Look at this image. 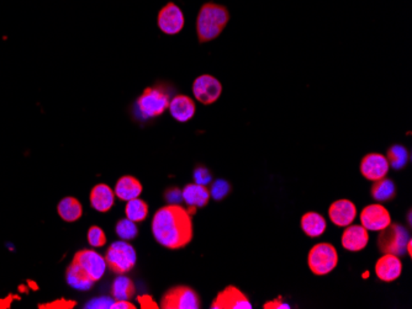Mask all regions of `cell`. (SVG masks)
<instances>
[{
    "label": "cell",
    "mask_w": 412,
    "mask_h": 309,
    "mask_svg": "<svg viewBox=\"0 0 412 309\" xmlns=\"http://www.w3.org/2000/svg\"><path fill=\"white\" fill-rule=\"evenodd\" d=\"M152 233L161 246L177 250L193 241V220L191 211L179 204H167L159 209L152 218Z\"/></svg>",
    "instance_id": "cell-1"
},
{
    "label": "cell",
    "mask_w": 412,
    "mask_h": 309,
    "mask_svg": "<svg viewBox=\"0 0 412 309\" xmlns=\"http://www.w3.org/2000/svg\"><path fill=\"white\" fill-rule=\"evenodd\" d=\"M173 93L175 88L164 82H157L152 86H147L135 101L133 114L136 120H154L163 115L170 107Z\"/></svg>",
    "instance_id": "cell-2"
},
{
    "label": "cell",
    "mask_w": 412,
    "mask_h": 309,
    "mask_svg": "<svg viewBox=\"0 0 412 309\" xmlns=\"http://www.w3.org/2000/svg\"><path fill=\"white\" fill-rule=\"evenodd\" d=\"M228 6L215 1H206L198 11L196 22V37L199 43H212L221 35L230 22Z\"/></svg>",
    "instance_id": "cell-3"
},
{
    "label": "cell",
    "mask_w": 412,
    "mask_h": 309,
    "mask_svg": "<svg viewBox=\"0 0 412 309\" xmlns=\"http://www.w3.org/2000/svg\"><path fill=\"white\" fill-rule=\"evenodd\" d=\"M307 265L316 276L328 275L339 265V252L330 243H318L310 249Z\"/></svg>",
    "instance_id": "cell-4"
},
{
    "label": "cell",
    "mask_w": 412,
    "mask_h": 309,
    "mask_svg": "<svg viewBox=\"0 0 412 309\" xmlns=\"http://www.w3.org/2000/svg\"><path fill=\"white\" fill-rule=\"evenodd\" d=\"M105 262L112 273L125 275L136 265L138 254L126 241H115L106 250Z\"/></svg>",
    "instance_id": "cell-5"
},
{
    "label": "cell",
    "mask_w": 412,
    "mask_h": 309,
    "mask_svg": "<svg viewBox=\"0 0 412 309\" xmlns=\"http://www.w3.org/2000/svg\"><path fill=\"white\" fill-rule=\"evenodd\" d=\"M410 234L405 227L399 223H390L384 229L379 231L378 246L383 254H394L402 257L406 252L407 241Z\"/></svg>",
    "instance_id": "cell-6"
},
{
    "label": "cell",
    "mask_w": 412,
    "mask_h": 309,
    "mask_svg": "<svg viewBox=\"0 0 412 309\" xmlns=\"http://www.w3.org/2000/svg\"><path fill=\"white\" fill-rule=\"evenodd\" d=\"M200 306L199 294L189 286L170 288L161 299V308L163 309H199Z\"/></svg>",
    "instance_id": "cell-7"
},
{
    "label": "cell",
    "mask_w": 412,
    "mask_h": 309,
    "mask_svg": "<svg viewBox=\"0 0 412 309\" xmlns=\"http://www.w3.org/2000/svg\"><path fill=\"white\" fill-rule=\"evenodd\" d=\"M185 25V17L179 6L173 1H168L161 8L157 15V27L164 35H178Z\"/></svg>",
    "instance_id": "cell-8"
},
{
    "label": "cell",
    "mask_w": 412,
    "mask_h": 309,
    "mask_svg": "<svg viewBox=\"0 0 412 309\" xmlns=\"http://www.w3.org/2000/svg\"><path fill=\"white\" fill-rule=\"evenodd\" d=\"M193 94L203 105H212L221 96V83L210 74H203L193 83Z\"/></svg>",
    "instance_id": "cell-9"
},
{
    "label": "cell",
    "mask_w": 412,
    "mask_h": 309,
    "mask_svg": "<svg viewBox=\"0 0 412 309\" xmlns=\"http://www.w3.org/2000/svg\"><path fill=\"white\" fill-rule=\"evenodd\" d=\"M72 262L83 267L96 282L104 276L106 266H108L105 257H101V254H98L96 250H91V249H84L75 253Z\"/></svg>",
    "instance_id": "cell-10"
},
{
    "label": "cell",
    "mask_w": 412,
    "mask_h": 309,
    "mask_svg": "<svg viewBox=\"0 0 412 309\" xmlns=\"http://www.w3.org/2000/svg\"><path fill=\"white\" fill-rule=\"evenodd\" d=\"M212 309H252L249 297L236 286H228L212 301Z\"/></svg>",
    "instance_id": "cell-11"
},
{
    "label": "cell",
    "mask_w": 412,
    "mask_h": 309,
    "mask_svg": "<svg viewBox=\"0 0 412 309\" xmlns=\"http://www.w3.org/2000/svg\"><path fill=\"white\" fill-rule=\"evenodd\" d=\"M360 220L367 231L379 232L390 225L391 216L383 204H373L362 210Z\"/></svg>",
    "instance_id": "cell-12"
},
{
    "label": "cell",
    "mask_w": 412,
    "mask_h": 309,
    "mask_svg": "<svg viewBox=\"0 0 412 309\" xmlns=\"http://www.w3.org/2000/svg\"><path fill=\"white\" fill-rule=\"evenodd\" d=\"M389 168L390 165L385 156L381 153H369L362 159L360 170L363 178L370 181H376L385 178L389 173Z\"/></svg>",
    "instance_id": "cell-13"
},
{
    "label": "cell",
    "mask_w": 412,
    "mask_h": 309,
    "mask_svg": "<svg viewBox=\"0 0 412 309\" xmlns=\"http://www.w3.org/2000/svg\"><path fill=\"white\" fill-rule=\"evenodd\" d=\"M344 228L341 238V244L344 249L352 253L365 250L369 243V231L362 225H349Z\"/></svg>",
    "instance_id": "cell-14"
},
{
    "label": "cell",
    "mask_w": 412,
    "mask_h": 309,
    "mask_svg": "<svg viewBox=\"0 0 412 309\" xmlns=\"http://www.w3.org/2000/svg\"><path fill=\"white\" fill-rule=\"evenodd\" d=\"M328 217L333 225L344 228L353 223L357 217V207L351 199H337L330 206Z\"/></svg>",
    "instance_id": "cell-15"
},
{
    "label": "cell",
    "mask_w": 412,
    "mask_h": 309,
    "mask_svg": "<svg viewBox=\"0 0 412 309\" xmlns=\"http://www.w3.org/2000/svg\"><path fill=\"white\" fill-rule=\"evenodd\" d=\"M402 273V262L394 254H383L376 262V278L383 282H394Z\"/></svg>",
    "instance_id": "cell-16"
},
{
    "label": "cell",
    "mask_w": 412,
    "mask_h": 309,
    "mask_svg": "<svg viewBox=\"0 0 412 309\" xmlns=\"http://www.w3.org/2000/svg\"><path fill=\"white\" fill-rule=\"evenodd\" d=\"M168 109L175 121L184 123L191 121L196 115V101L188 95H175L170 99Z\"/></svg>",
    "instance_id": "cell-17"
},
{
    "label": "cell",
    "mask_w": 412,
    "mask_h": 309,
    "mask_svg": "<svg viewBox=\"0 0 412 309\" xmlns=\"http://www.w3.org/2000/svg\"><path fill=\"white\" fill-rule=\"evenodd\" d=\"M115 202V193L106 183H98L90 193V204L94 210L105 213Z\"/></svg>",
    "instance_id": "cell-18"
},
{
    "label": "cell",
    "mask_w": 412,
    "mask_h": 309,
    "mask_svg": "<svg viewBox=\"0 0 412 309\" xmlns=\"http://www.w3.org/2000/svg\"><path fill=\"white\" fill-rule=\"evenodd\" d=\"M142 183L138 181V179L131 175H125L117 180L114 193L122 201H130L140 197V195L142 194Z\"/></svg>",
    "instance_id": "cell-19"
},
{
    "label": "cell",
    "mask_w": 412,
    "mask_h": 309,
    "mask_svg": "<svg viewBox=\"0 0 412 309\" xmlns=\"http://www.w3.org/2000/svg\"><path fill=\"white\" fill-rule=\"evenodd\" d=\"M182 195H183L185 204L191 207H196V209L205 207L210 199L209 189L204 185H199V183H188L182 191Z\"/></svg>",
    "instance_id": "cell-20"
},
{
    "label": "cell",
    "mask_w": 412,
    "mask_h": 309,
    "mask_svg": "<svg viewBox=\"0 0 412 309\" xmlns=\"http://www.w3.org/2000/svg\"><path fill=\"white\" fill-rule=\"evenodd\" d=\"M66 280L71 287L75 288L78 291H89L96 283L83 267H80L74 262H71V265L66 271Z\"/></svg>",
    "instance_id": "cell-21"
},
{
    "label": "cell",
    "mask_w": 412,
    "mask_h": 309,
    "mask_svg": "<svg viewBox=\"0 0 412 309\" xmlns=\"http://www.w3.org/2000/svg\"><path fill=\"white\" fill-rule=\"evenodd\" d=\"M300 223H302V232L310 238L321 236L328 229L326 218L317 212H307L302 216Z\"/></svg>",
    "instance_id": "cell-22"
},
{
    "label": "cell",
    "mask_w": 412,
    "mask_h": 309,
    "mask_svg": "<svg viewBox=\"0 0 412 309\" xmlns=\"http://www.w3.org/2000/svg\"><path fill=\"white\" fill-rule=\"evenodd\" d=\"M57 212H59V217L64 220V222H75L80 220L82 215H83V207L78 199L72 196L64 197L59 206H57Z\"/></svg>",
    "instance_id": "cell-23"
},
{
    "label": "cell",
    "mask_w": 412,
    "mask_h": 309,
    "mask_svg": "<svg viewBox=\"0 0 412 309\" xmlns=\"http://www.w3.org/2000/svg\"><path fill=\"white\" fill-rule=\"evenodd\" d=\"M373 186L370 190L371 197L379 202H389L397 196V186L390 179L383 178L373 181Z\"/></svg>",
    "instance_id": "cell-24"
},
{
    "label": "cell",
    "mask_w": 412,
    "mask_h": 309,
    "mask_svg": "<svg viewBox=\"0 0 412 309\" xmlns=\"http://www.w3.org/2000/svg\"><path fill=\"white\" fill-rule=\"evenodd\" d=\"M136 294V287L131 278L125 275H119L111 286V296L115 301L119 299H131Z\"/></svg>",
    "instance_id": "cell-25"
},
{
    "label": "cell",
    "mask_w": 412,
    "mask_h": 309,
    "mask_svg": "<svg viewBox=\"0 0 412 309\" xmlns=\"http://www.w3.org/2000/svg\"><path fill=\"white\" fill-rule=\"evenodd\" d=\"M125 215L126 218L133 220L135 223H140L147 218L148 204L146 201L141 199H133L127 201L125 207Z\"/></svg>",
    "instance_id": "cell-26"
},
{
    "label": "cell",
    "mask_w": 412,
    "mask_h": 309,
    "mask_svg": "<svg viewBox=\"0 0 412 309\" xmlns=\"http://www.w3.org/2000/svg\"><path fill=\"white\" fill-rule=\"evenodd\" d=\"M386 159L389 165L397 170L406 167L407 162H409V151L404 146L400 144H394L388 149L386 153Z\"/></svg>",
    "instance_id": "cell-27"
},
{
    "label": "cell",
    "mask_w": 412,
    "mask_h": 309,
    "mask_svg": "<svg viewBox=\"0 0 412 309\" xmlns=\"http://www.w3.org/2000/svg\"><path fill=\"white\" fill-rule=\"evenodd\" d=\"M117 232L119 238H122V241H133L138 236V225L133 220L128 218H124L120 220L117 223Z\"/></svg>",
    "instance_id": "cell-28"
},
{
    "label": "cell",
    "mask_w": 412,
    "mask_h": 309,
    "mask_svg": "<svg viewBox=\"0 0 412 309\" xmlns=\"http://www.w3.org/2000/svg\"><path fill=\"white\" fill-rule=\"evenodd\" d=\"M209 191H210V196H212L214 199L221 201L230 194L231 185L226 180L219 179L215 183H212V189L209 190Z\"/></svg>",
    "instance_id": "cell-29"
},
{
    "label": "cell",
    "mask_w": 412,
    "mask_h": 309,
    "mask_svg": "<svg viewBox=\"0 0 412 309\" xmlns=\"http://www.w3.org/2000/svg\"><path fill=\"white\" fill-rule=\"evenodd\" d=\"M88 243L93 248H101L106 244V236L104 231L98 225H91L88 231Z\"/></svg>",
    "instance_id": "cell-30"
},
{
    "label": "cell",
    "mask_w": 412,
    "mask_h": 309,
    "mask_svg": "<svg viewBox=\"0 0 412 309\" xmlns=\"http://www.w3.org/2000/svg\"><path fill=\"white\" fill-rule=\"evenodd\" d=\"M194 180H196V183L206 186L207 183H212V173L205 167H196L194 170Z\"/></svg>",
    "instance_id": "cell-31"
},
{
    "label": "cell",
    "mask_w": 412,
    "mask_h": 309,
    "mask_svg": "<svg viewBox=\"0 0 412 309\" xmlns=\"http://www.w3.org/2000/svg\"><path fill=\"white\" fill-rule=\"evenodd\" d=\"M114 303V301L108 297H101V299H93L91 302L87 304L84 308H110L111 304Z\"/></svg>",
    "instance_id": "cell-32"
},
{
    "label": "cell",
    "mask_w": 412,
    "mask_h": 309,
    "mask_svg": "<svg viewBox=\"0 0 412 309\" xmlns=\"http://www.w3.org/2000/svg\"><path fill=\"white\" fill-rule=\"evenodd\" d=\"M164 197H165V199H167L170 204H178V202H180V201L183 199V195H182V191H180L179 189H177V188H170V189L165 191Z\"/></svg>",
    "instance_id": "cell-33"
},
{
    "label": "cell",
    "mask_w": 412,
    "mask_h": 309,
    "mask_svg": "<svg viewBox=\"0 0 412 309\" xmlns=\"http://www.w3.org/2000/svg\"><path fill=\"white\" fill-rule=\"evenodd\" d=\"M74 306H75V302L61 299V301H56L53 303L41 304L40 308H73Z\"/></svg>",
    "instance_id": "cell-34"
},
{
    "label": "cell",
    "mask_w": 412,
    "mask_h": 309,
    "mask_svg": "<svg viewBox=\"0 0 412 309\" xmlns=\"http://www.w3.org/2000/svg\"><path fill=\"white\" fill-rule=\"evenodd\" d=\"M263 308L265 309H289V304L284 303L283 302V299H281V296H279L278 299H273V301H270V302H267L263 306Z\"/></svg>",
    "instance_id": "cell-35"
},
{
    "label": "cell",
    "mask_w": 412,
    "mask_h": 309,
    "mask_svg": "<svg viewBox=\"0 0 412 309\" xmlns=\"http://www.w3.org/2000/svg\"><path fill=\"white\" fill-rule=\"evenodd\" d=\"M138 301L141 304L142 308H159V304L154 303V299H152L151 296H140V297H138Z\"/></svg>",
    "instance_id": "cell-36"
},
{
    "label": "cell",
    "mask_w": 412,
    "mask_h": 309,
    "mask_svg": "<svg viewBox=\"0 0 412 309\" xmlns=\"http://www.w3.org/2000/svg\"><path fill=\"white\" fill-rule=\"evenodd\" d=\"M111 309H136V306L128 302L127 299H119L117 302L111 304Z\"/></svg>",
    "instance_id": "cell-37"
},
{
    "label": "cell",
    "mask_w": 412,
    "mask_h": 309,
    "mask_svg": "<svg viewBox=\"0 0 412 309\" xmlns=\"http://www.w3.org/2000/svg\"><path fill=\"white\" fill-rule=\"evenodd\" d=\"M411 244H412V241H411V239H410V241H407V244H406V252H407V254H409V257H411V255H412Z\"/></svg>",
    "instance_id": "cell-38"
}]
</instances>
